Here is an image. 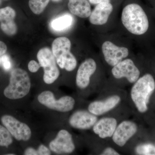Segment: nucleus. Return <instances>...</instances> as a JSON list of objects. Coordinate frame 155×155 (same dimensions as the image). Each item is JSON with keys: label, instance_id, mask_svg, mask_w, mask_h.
<instances>
[{"label": "nucleus", "instance_id": "f3484780", "mask_svg": "<svg viewBox=\"0 0 155 155\" xmlns=\"http://www.w3.org/2000/svg\"><path fill=\"white\" fill-rule=\"evenodd\" d=\"M68 8L73 15L82 18L89 17L91 9L87 0H69Z\"/></svg>", "mask_w": 155, "mask_h": 155}, {"label": "nucleus", "instance_id": "423d86ee", "mask_svg": "<svg viewBox=\"0 0 155 155\" xmlns=\"http://www.w3.org/2000/svg\"><path fill=\"white\" fill-rule=\"evenodd\" d=\"M39 102L51 110L61 112L72 110L75 101L72 97L66 96L56 100L54 94L49 91L42 92L38 97Z\"/></svg>", "mask_w": 155, "mask_h": 155}, {"label": "nucleus", "instance_id": "412c9836", "mask_svg": "<svg viewBox=\"0 0 155 155\" xmlns=\"http://www.w3.org/2000/svg\"><path fill=\"white\" fill-rule=\"evenodd\" d=\"M13 139L8 130L0 125V146L8 147L12 144Z\"/></svg>", "mask_w": 155, "mask_h": 155}, {"label": "nucleus", "instance_id": "f03ea898", "mask_svg": "<svg viewBox=\"0 0 155 155\" xmlns=\"http://www.w3.org/2000/svg\"><path fill=\"white\" fill-rule=\"evenodd\" d=\"M155 90V81L150 74H146L134 82L130 96L139 112L145 113L148 110L150 98Z\"/></svg>", "mask_w": 155, "mask_h": 155}, {"label": "nucleus", "instance_id": "9b49d317", "mask_svg": "<svg viewBox=\"0 0 155 155\" xmlns=\"http://www.w3.org/2000/svg\"><path fill=\"white\" fill-rule=\"evenodd\" d=\"M137 126L132 121H124L116 127L113 136L114 142L119 147L124 146L136 133Z\"/></svg>", "mask_w": 155, "mask_h": 155}, {"label": "nucleus", "instance_id": "bb28decb", "mask_svg": "<svg viewBox=\"0 0 155 155\" xmlns=\"http://www.w3.org/2000/svg\"><path fill=\"white\" fill-rule=\"evenodd\" d=\"M2 61L3 62V67L5 69H10L11 67V62L9 61L8 57L7 56H3L2 58Z\"/></svg>", "mask_w": 155, "mask_h": 155}, {"label": "nucleus", "instance_id": "6e6552de", "mask_svg": "<svg viewBox=\"0 0 155 155\" xmlns=\"http://www.w3.org/2000/svg\"><path fill=\"white\" fill-rule=\"evenodd\" d=\"M112 73L117 79L125 78L129 82L134 83L139 78L140 72L131 59L122 60L113 67Z\"/></svg>", "mask_w": 155, "mask_h": 155}, {"label": "nucleus", "instance_id": "f257e3e1", "mask_svg": "<svg viewBox=\"0 0 155 155\" xmlns=\"http://www.w3.org/2000/svg\"><path fill=\"white\" fill-rule=\"evenodd\" d=\"M122 21L125 28L135 35H141L149 28V21L142 8L136 4L125 6L122 14Z\"/></svg>", "mask_w": 155, "mask_h": 155}, {"label": "nucleus", "instance_id": "5701e85b", "mask_svg": "<svg viewBox=\"0 0 155 155\" xmlns=\"http://www.w3.org/2000/svg\"><path fill=\"white\" fill-rule=\"evenodd\" d=\"M0 28L4 33L8 36H13L17 33V27L14 21L0 23Z\"/></svg>", "mask_w": 155, "mask_h": 155}, {"label": "nucleus", "instance_id": "dca6fc26", "mask_svg": "<svg viewBox=\"0 0 155 155\" xmlns=\"http://www.w3.org/2000/svg\"><path fill=\"white\" fill-rule=\"evenodd\" d=\"M116 119L112 117L102 118L97 121L93 126V131L101 138L104 139L112 137L117 127Z\"/></svg>", "mask_w": 155, "mask_h": 155}, {"label": "nucleus", "instance_id": "cd10ccee", "mask_svg": "<svg viewBox=\"0 0 155 155\" xmlns=\"http://www.w3.org/2000/svg\"><path fill=\"white\" fill-rule=\"evenodd\" d=\"M7 46L4 42L0 41V57L4 56L7 51Z\"/></svg>", "mask_w": 155, "mask_h": 155}, {"label": "nucleus", "instance_id": "393cba45", "mask_svg": "<svg viewBox=\"0 0 155 155\" xmlns=\"http://www.w3.org/2000/svg\"><path fill=\"white\" fill-rule=\"evenodd\" d=\"M37 152L38 155H50L51 154V152L50 150L43 145H41L38 147Z\"/></svg>", "mask_w": 155, "mask_h": 155}, {"label": "nucleus", "instance_id": "1a4fd4ad", "mask_svg": "<svg viewBox=\"0 0 155 155\" xmlns=\"http://www.w3.org/2000/svg\"><path fill=\"white\" fill-rule=\"evenodd\" d=\"M49 147L52 151L58 154L70 153L75 149L72 135L64 129L60 130L56 138L50 142Z\"/></svg>", "mask_w": 155, "mask_h": 155}, {"label": "nucleus", "instance_id": "39448f33", "mask_svg": "<svg viewBox=\"0 0 155 155\" xmlns=\"http://www.w3.org/2000/svg\"><path fill=\"white\" fill-rule=\"evenodd\" d=\"M37 58L41 67L44 69L45 83L48 84L54 83L59 77L60 71L52 51L49 48H42L38 52Z\"/></svg>", "mask_w": 155, "mask_h": 155}, {"label": "nucleus", "instance_id": "aec40b11", "mask_svg": "<svg viewBox=\"0 0 155 155\" xmlns=\"http://www.w3.org/2000/svg\"><path fill=\"white\" fill-rule=\"evenodd\" d=\"M16 16V12L11 7H6L0 8V23L13 21Z\"/></svg>", "mask_w": 155, "mask_h": 155}, {"label": "nucleus", "instance_id": "6ab92c4d", "mask_svg": "<svg viewBox=\"0 0 155 155\" xmlns=\"http://www.w3.org/2000/svg\"><path fill=\"white\" fill-rule=\"evenodd\" d=\"M50 0H29L28 5L34 14H41L49 2Z\"/></svg>", "mask_w": 155, "mask_h": 155}, {"label": "nucleus", "instance_id": "a878e982", "mask_svg": "<svg viewBox=\"0 0 155 155\" xmlns=\"http://www.w3.org/2000/svg\"><path fill=\"white\" fill-rule=\"evenodd\" d=\"M101 155H120L115 150L111 147H107L103 151Z\"/></svg>", "mask_w": 155, "mask_h": 155}, {"label": "nucleus", "instance_id": "7c9ffc66", "mask_svg": "<svg viewBox=\"0 0 155 155\" xmlns=\"http://www.w3.org/2000/svg\"><path fill=\"white\" fill-rule=\"evenodd\" d=\"M52 1L54 2H60V1H61V0H52Z\"/></svg>", "mask_w": 155, "mask_h": 155}, {"label": "nucleus", "instance_id": "7ed1b4c3", "mask_svg": "<svg viewBox=\"0 0 155 155\" xmlns=\"http://www.w3.org/2000/svg\"><path fill=\"white\" fill-rule=\"evenodd\" d=\"M30 88V79L27 72L16 68L11 72L10 83L4 90V94L10 99H19L27 95Z\"/></svg>", "mask_w": 155, "mask_h": 155}, {"label": "nucleus", "instance_id": "0eeeda50", "mask_svg": "<svg viewBox=\"0 0 155 155\" xmlns=\"http://www.w3.org/2000/svg\"><path fill=\"white\" fill-rule=\"evenodd\" d=\"M1 121L11 135L17 140L26 141L30 139L31 130L25 123L19 122L10 115L3 116L1 118Z\"/></svg>", "mask_w": 155, "mask_h": 155}, {"label": "nucleus", "instance_id": "c85d7f7f", "mask_svg": "<svg viewBox=\"0 0 155 155\" xmlns=\"http://www.w3.org/2000/svg\"><path fill=\"white\" fill-rule=\"evenodd\" d=\"M25 155H38L37 150L33 148L28 147L25 150L24 152Z\"/></svg>", "mask_w": 155, "mask_h": 155}, {"label": "nucleus", "instance_id": "4468645a", "mask_svg": "<svg viewBox=\"0 0 155 155\" xmlns=\"http://www.w3.org/2000/svg\"><path fill=\"white\" fill-rule=\"evenodd\" d=\"M120 101L121 98L119 96H111L105 100L91 103L88 106V111L95 116H100L113 110Z\"/></svg>", "mask_w": 155, "mask_h": 155}, {"label": "nucleus", "instance_id": "2eb2a0df", "mask_svg": "<svg viewBox=\"0 0 155 155\" xmlns=\"http://www.w3.org/2000/svg\"><path fill=\"white\" fill-rule=\"evenodd\" d=\"M113 10V6L110 2L97 4L90 15V22L93 25H104L107 22Z\"/></svg>", "mask_w": 155, "mask_h": 155}, {"label": "nucleus", "instance_id": "f8f14e48", "mask_svg": "<svg viewBox=\"0 0 155 155\" xmlns=\"http://www.w3.org/2000/svg\"><path fill=\"white\" fill-rule=\"evenodd\" d=\"M97 69L95 61L89 58L84 61L78 68L76 76V85L79 88L84 89L88 86L90 78Z\"/></svg>", "mask_w": 155, "mask_h": 155}, {"label": "nucleus", "instance_id": "ddd939ff", "mask_svg": "<svg viewBox=\"0 0 155 155\" xmlns=\"http://www.w3.org/2000/svg\"><path fill=\"white\" fill-rule=\"evenodd\" d=\"M97 121L96 116L89 111L78 110L75 112L69 119L72 127L79 129H88L93 127Z\"/></svg>", "mask_w": 155, "mask_h": 155}, {"label": "nucleus", "instance_id": "c756f323", "mask_svg": "<svg viewBox=\"0 0 155 155\" xmlns=\"http://www.w3.org/2000/svg\"><path fill=\"white\" fill-rule=\"evenodd\" d=\"M90 2L93 5H97L103 2H110V0H89Z\"/></svg>", "mask_w": 155, "mask_h": 155}, {"label": "nucleus", "instance_id": "20e7f679", "mask_svg": "<svg viewBox=\"0 0 155 155\" xmlns=\"http://www.w3.org/2000/svg\"><path fill=\"white\" fill-rule=\"evenodd\" d=\"M71 47V41L65 37L55 39L52 45V51L57 64L61 69L69 72L73 71L77 66L76 58L70 52Z\"/></svg>", "mask_w": 155, "mask_h": 155}, {"label": "nucleus", "instance_id": "a211bd4d", "mask_svg": "<svg viewBox=\"0 0 155 155\" xmlns=\"http://www.w3.org/2000/svg\"><path fill=\"white\" fill-rule=\"evenodd\" d=\"M73 22V17L70 14H64L52 20L51 22V27L54 30L62 31L70 28Z\"/></svg>", "mask_w": 155, "mask_h": 155}, {"label": "nucleus", "instance_id": "b1692460", "mask_svg": "<svg viewBox=\"0 0 155 155\" xmlns=\"http://www.w3.org/2000/svg\"><path fill=\"white\" fill-rule=\"evenodd\" d=\"M41 67L39 64H38L36 61H31L28 64V70L31 72H36L38 71Z\"/></svg>", "mask_w": 155, "mask_h": 155}, {"label": "nucleus", "instance_id": "9d476101", "mask_svg": "<svg viewBox=\"0 0 155 155\" xmlns=\"http://www.w3.org/2000/svg\"><path fill=\"white\" fill-rule=\"evenodd\" d=\"M102 50L105 60L110 66L114 67L129 54L128 49L117 46L111 41H106L103 44Z\"/></svg>", "mask_w": 155, "mask_h": 155}, {"label": "nucleus", "instance_id": "4be33fe9", "mask_svg": "<svg viewBox=\"0 0 155 155\" xmlns=\"http://www.w3.org/2000/svg\"><path fill=\"white\" fill-rule=\"evenodd\" d=\"M135 152L138 155H155V145L152 143H142L136 147Z\"/></svg>", "mask_w": 155, "mask_h": 155}]
</instances>
